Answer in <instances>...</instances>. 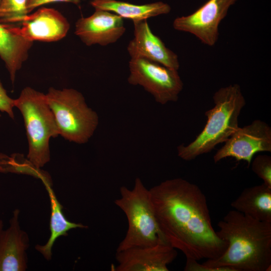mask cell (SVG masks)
Wrapping results in <instances>:
<instances>
[{
	"label": "cell",
	"instance_id": "d6986e66",
	"mask_svg": "<svg viewBox=\"0 0 271 271\" xmlns=\"http://www.w3.org/2000/svg\"><path fill=\"white\" fill-rule=\"evenodd\" d=\"M27 0H2L0 6V23L20 24L29 15Z\"/></svg>",
	"mask_w": 271,
	"mask_h": 271
},
{
	"label": "cell",
	"instance_id": "52a82bcc",
	"mask_svg": "<svg viewBox=\"0 0 271 271\" xmlns=\"http://www.w3.org/2000/svg\"><path fill=\"white\" fill-rule=\"evenodd\" d=\"M129 68V84L142 86L161 104L177 101L183 87L177 70L143 58H131Z\"/></svg>",
	"mask_w": 271,
	"mask_h": 271
},
{
	"label": "cell",
	"instance_id": "7a4b0ae2",
	"mask_svg": "<svg viewBox=\"0 0 271 271\" xmlns=\"http://www.w3.org/2000/svg\"><path fill=\"white\" fill-rule=\"evenodd\" d=\"M218 236L227 243L224 252L202 264L232 271H267L271 267V222L259 221L235 210L217 224Z\"/></svg>",
	"mask_w": 271,
	"mask_h": 271
},
{
	"label": "cell",
	"instance_id": "e0dca14e",
	"mask_svg": "<svg viewBox=\"0 0 271 271\" xmlns=\"http://www.w3.org/2000/svg\"><path fill=\"white\" fill-rule=\"evenodd\" d=\"M90 4L95 10L110 12L133 22L167 14L171 9L168 4L163 2L135 5L117 0H92Z\"/></svg>",
	"mask_w": 271,
	"mask_h": 271
},
{
	"label": "cell",
	"instance_id": "3957f363",
	"mask_svg": "<svg viewBox=\"0 0 271 271\" xmlns=\"http://www.w3.org/2000/svg\"><path fill=\"white\" fill-rule=\"evenodd\" d=\"M214 107L206 111V123L195 139L187 146L177 147L178 156L191 161L210 152L224 143L237 130L238 117L245 105L240 87L237 84L220 88L214 94Z\"/></svg>",
	"mask_w": 271,
	"mask_h": 271
},
{
	"label": "cell",
	"instance_id": "ba28073f",
	"mask_svg": "<svg viewBox=\"0 0 271 271\" xmlns=\"http://www.w3.org/2000/svg\"><path fill=\"white\" fill-rule=\"evenodd\" d=\"M237 1L208 0L193 13L176 18L173 27L176 30L194 35L204 44L213 46L218 39L220 23Z\"/></svg>",
	"mask_w": 271,
	"mask_h": 271
},
{
	"label": "cell",
	"instance_id": "603a6c76",
	"mask_svg": "<svg viewBox=\"0 0 271 271\" xmlns=\"http://www.w3.org/2000/svg\"><path fill=\"white\" fill-rule=\"evenodd\" d=\"M81 0H27V10L30 14L35 9L46 4L54 3H68L76 5H79Z\"/></svg>",
	"mask_w": 271,
	"mask_h": 271
},
{
	"label": "cell",
	"instance_id": "9a60e30c",
	"mask_svg": "<svg viewBox=\"0 0 271 271\" xmlns=\"http://www.w3.org/2000/svg\"><path fill=\"white\" fill-rule=\"evenodd\" d=\"M33 42L20 35L16 25L0 23V58L5 63L12 84L17 72L28 59Z\"/></svg>",
	"mask_w": 271,
	"mask_h": 271
},
{
	"label": "cell",
	"instance_id": "277c9868",
	"mask_svg": "<svg viewBox=\"0 0 271 271\" xmlns=\"http://www.w3.org/2000/svg\"><path fill=\"white\" fill-rule=\"evenodd\" d=\"M120 197L115 204L125 214L128 228L116 251L167 242L158 226L150 190L140 178H136L132 189L122 186Z\"/></svg>",
	"mask_w": 271,
	"mask_h": 271
},
{
	"label": "cell",
	"instance_id": "8fae6325",
	"mask_svg": "<svg viewBox=\"0 0 271 271\" xmlns=\"http://www.w3.org/2000/svg\"><path fill=\"white\" fill-rule=\"evenodd\" d=\"M125 31L120 16L101 10H95L92 15L81 18L75 23V35L87 46L114 43Z\"/></svg>",
	"mask_w": 271,
	"mask_h": 271
},
{
	"label": "cell",
	"instance_id": "5b68a950",
	"mask_svg": "<svg viewBox=\"0 0 271 271\" xmlns=\"http://www.w3.org/2000/svg\"><path fill=\"white\" fill-rule=\"evenodd\" d=\"M14 106L20 110L24 120L29 145L27 160L41 169L50 161V139L59 135L46 94L26 87L14 99Z\"/></svg>",
	"mask_w": 271,
	"mask_h": 271
},
{
	"label": "cell",
	"instance_id": "5bb4252c",
	"mask_svg": "<svg viewBox=\"0 0 271 271\" xmlns=\"http://www.w3.org/2000/svg\"><path fill=\"white\" fill-rule=\"evenodd\" d=\"M20 211L16 209L9 226L0 232V271H25L28 267L27 250L30 246L27 233L20 226Z\"/></svg>",
	"mask_w": 271,
	"mask_h": 271
},
{
	"label": "cell",
	"instance_id": "6da1fadb",
	"mask_svg": "<svg viewBox=\"0 0 271 271\" xmlns=\"http://www.w3.org/2000/svg\"><path fill=\"white\" fill-rule=\"evenodd\" d=\"M165 241L186 258L216 259L227 247L213 227L206 197L196 184L181 178L149 189Z\"/></svg>",
	"mask_w": 271,
	"mask_h": 271
},
{
	"label": "cell",
	"instance_id": "44dd1931",
	"mask_svg": "<svg viewBox=\"0 0 271 271\" xmlns=\"http://www.w3.org/2000/svg\"><path fill=\"white\" fill-rule=\"evenodd\" d=\"M14 107V99L8 95L0 80V111L6 113L13 119L15 118Z\"/></svg>",
	"mask_w": 271,
	"mask_h": 271
},
{
	"label": "cell",
	"instance_id": "8992f818",
	"mask_svg": "<svg viewBox=\"0 0 271 271\" xmlns=\"http://www.w3.org/2000/svg\"><path fill=\"white\" fill-rule=\"evenodd\" d=\"M46 96L59 135L76 144L87 143L96 129L99 119L96 112L88 106L82 94L72 88L50 87Z\"/></svg>",
	"mask_w": 271,
	"mask_h": 271
},
{
	"label": "cell",
	"instance_id": "ffe728a7",
	"mask_svg": "<svg viewBox=\"0 0 271 271\" xmlns=\"http://www.w3.org/2000/svg\"><path fill=\"white\" fill-rule=\"evenodd\" d=\"M252 171L266 186L271 188V157L266 155L257 156L251 161Z\"/></svg>",
	"mask_w": 271,
	"mask_h": 271
},
{
	"label": "cell",
	"instance_id": "484cf974",
	"mask_svg": "<svg viewBox=\"0 0 271 271\" xmlns=\"http://www.w3.org/2000/svg\"><path fill=\"white\" fill-rule=\"evenodd\" d=\"M1 114H0V116H1Z\"/></svg>",
	"mask_w": 271,
	"mask_h": 271
},
{
	"label": "cell",
	"instance_id": "7c38bea8",
	"mask_svg": "<svg viewBox=\"0 0 271 271\" xmlns=\"http://www.w3.org/2000/svg\"><path fill=\"white\" fill-rule=\"evenodd\" d=\"M69 28V22L60 12L46 7L29 14L20 26H16V30L20 35L33 42L59 41L67 35Z\"/></svg>",
	"mask_w": 271,
	"mask_h": 271
},
{
	"label": "cell",
	"instance_id": "4fadbf2b",
	"mask_svg": "<svg viewBox=\"0 0 271 271\" xmlns=\"http://www.w3.org/2000/svg\"><path fill=\"white\" fill-rule=\"evenodd\" d=\"M133 23L134 37L127 47L131 58H145L178 71L180 64L177 55L152 32L147 20Z\"/></svg>",
	"mask_w": 271,
	"mask_h": 271
},
{
	"label": "cell",
	"instance_id": "9c48e42d",
	"mask_svg": "<svg viewBox=\"0 0 271 271\" xmlns=\"http://www.w3.org/2000/svg\"><path fill=\"white\" fill-rule=\"evenodd\" d=\"M224 143L213 157L215 163L232 157L237 161H246L248 166L256 153L271 152V128L266 122L256 119L239 127Z\"/></svg>",
	"mask_w": 271,
	"mask_h": 271
},
{
	"label": "cell",
	"instance_id": "7402d4cb",
	"mask_svg": "<svg viewBox=\"0 0 271 271\" xmlns=\"http://www.w3.org/2000/svg\"><path fill=\"white\" fill-rule=\"evenodd\" d=\"M185 271H231L227 267L210 268L206 265L199 263L198 260L186 258V263L184 267Z\"/></svg>",
	"mask_w": 271,
	"mask_h": 271
},
{
	"label": "cell",
	"instance_id": "d4e9b609",
	"mask_svg": "<svg viewBox=\"0 0 271 271\" xmlns=\"http://www.w3.org/2000/svg\"><path fill=\"white\" fill-rule=\"evenodd\" d=\"M1 2H2V0H0V6H1Z\"/></svg>",
	"mask_w": 271,
	"mask_h": 271
},
{
	"label": "cell",
	"instance_id": "cb8c5ba5",
	"mask_svg": "<svg viewBox=\"0 0 271 271\" xmlns=\"http://www.w3.org/2000/svg\"><path fill=\"white\" fill-rule=\"evenodd\" d=\"M4 229V222L3 221L0 219V232Z\"/></svg>",
	"mask_w": 271,
	"mask_h": 271
},
{
	"label": "cell",
	"instance_id": "2e32d148",
	"mask_svg": "<svg viewBox=\"0 0 271 271\" xmlns=\"http://www.w3.org/2000/svg\"><path fill=\"white\" fill-rule=\"evenodd\" d=\"M231 206L255 219L271 222V188L263 183L246 188Z\"/></svg>",
	"mask_w": 271,
	"mask_h": 271
},
{
	"label": "cell",
	"instance_id": "30bf717a",
	"mask_svg": "<svg viewBox=\"0 0 271 271\" xmlns=\"http://www.w3.org/2000/svg\"><path fill=\"white\" fill-rule=\"evenodd\" d=\"M176 249L167 242L116 251L115 271H168L176 258Z\"/></svg>",
	"mask_w": 271,
	"mask_h": 271
},
{
	"label": "cell",
	"instance_id": "ac0fdd59",
	"mask_svg": "<svg viewBox=\"0 0 271 271\" xmlns=\"http://www.w3.org/2000/svg\"><path fill=\"white\" fill-rule=\"evenodd\" d=\"M50 199L51 216L50 219V235L44 245L37 244L35 249L47 260L51 259L52 247L57 238L68 235V232L73 229L88 228L81 223L71 222L65 217L63 212V206L58 200L51 186L45 185Z\"/></svg>",
	"mask_w": 271,
	"mask_h": 271
}]
</instances>
